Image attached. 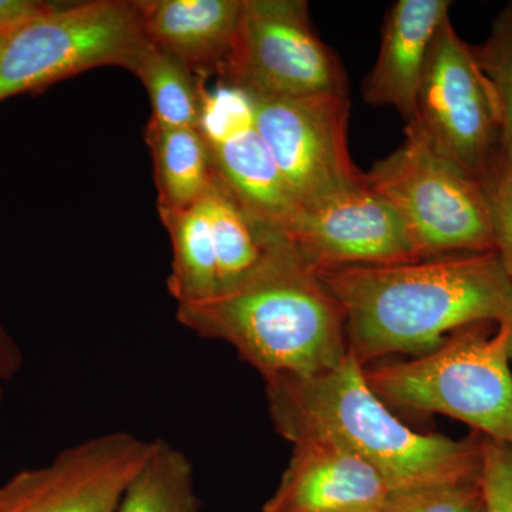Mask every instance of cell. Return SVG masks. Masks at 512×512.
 <instances>
[{"mask_svg": "<svg viewBox=\"0 0 512 512\" xmlns=\"http://www.w3.org/2000/svg\"><path fill=\"white\" fill-rule=\"evenodd\" d=\"M345 316L349 352L363 367L423 356L457 330L512 329V279L495 251L316 271Z\"/></svg>", "mask_w": 512, "mask_h": 512, "instance_id": "obj_1", "label": "cell"}, {"mask_svg": "<svg viewBox=\"0 0 512 512\" xmlns=\"http://www.w3.org/2000/svg\"><path fill=\"white\" fill-rule=\"evenodd\" d=\"M266 397L282 437L345 448L375 467L394 495L480 478L481 443L410 429L373 392L350 352L319 375L266 382Z\"/></svg>", "mask_w": 512, "mask_h": 512, "instance_id": "obj_2", "label": "cell"}, {"mask_svg": "<svg viewBox=\"0 0 512 512\" xmlns=\"http://www.w3.org/2000/svg\"><path fill=\"white\" fill-rule=\"evenodd\" d=\"M177 318L201 338L231 345L265 382L319 375L349 353L339 303L288 237L244 284L178 306Z\"/></svg>", "mask_w": 512, "mask_h": 512, "instance_id": "obj_3", "label": "cell"}, {"mask_svg": "<svg viewBox=\"0 0 512 512\" xmlns=\"http://www.w3.org/2000/svg\"><path fill=\"white\" fill-rule=\"evenodd\" d=\"M484 325L457 330L407 362L365 367L367 383L384 403L440 413L512 446V329Z\"/></svg>", "mask_w": 512, "mask_h": 512, "instance_id": "obj_4", "label": "cell"}, {"mask_svg": "<svg viewBox=\"0 0 512 512\" xmlns=\"http://www.w3.org/2000/svg\"><path fill=\"white\" fill-rule=\"evenodd\" d=\"M363 183L400 215L419 259L495 251L483 184L440 156L416 121L407 124L402 146L363 174Z\"/></svg>", "mask_w": 512, "mask_h": 512, "instance_id": "obj_5", "label": "cell"}, {"mask_svg": "<svg viewBox=\"0 0 512 512\" xmlns=\"http://www.w3.org/2000/svg\"><path fill=\"white\" fill-rule=\"evenodd\" d=\"M143 39L134 0L56 2L3 39L0 101L96 67L126 69Z\"/></svg>", "mask_w": 512, "mask_h": 512, "instance_id": "obj_6", "label": "cell"}, {"mask_svg": "<svg viewBox=\"0 0 512 512\" xmlns=\"http://www.w3.org/2000/svg\"><path fill=\"white\" fill-rule=\"evenodd\" d=\"M221 82L256 97L348 94L345 70L305 0H244Z\"/></svg>", "mask_w": 512, "mask_h": 512, "instance_id": "obj_7", "label": "cell"}, {"mask_svg": "<svg viewBox=\"0 0 512 512\" xmlns=\"http://www.w3.org/2000/svg\"><path fill=\"white\" fill-rule=\"evenodd\" d=\"M434 150L483 183L503 160L497 101L451 19L434 36L417 96V120Z\"/></svg>", "mask_w": 512, "mask_h": 512, "instance_id": "obj_8", "label": "cell"}, {"mask_svg": "<svg viewBox=\"0 0 512 512\" xmlns=\"http://www.w3.org/2000/svg\"><path fill=\"white\" fill-rule=\"evenodd\" d=\"M251 97L256 130L298 210L362 184L348 147L349 94Z\"/></svg>", "mask_w": 512, "mask_h": 512, "instance_id": "obj_9", "label": "cell"}, {"mask_svg": "<svg viewBox=\"0 0 512 512\" xmlns=\"http://www.w3.org/2000/svg\"><path fill=\"white\" fill-rule=\"evenodd\" d=\"M151 447L117 431L66 448L0 485V512H114Z\"/></svg>", "mask_w": 512, "mask_h": 512, "instance_id": "obj_10", "label": "cell"}, {"mask_svg": "<svg viewBox=\"0 0 512 512\" xmlns=\"http://www.w3.org/2000/svg\"><path fill=\"white\" fill-rule=\"evenodd\" d=\"M285 235L315 271L419 259L400 215L363 181L299 208Z\"/></svg>", "mask_w": 512, "mask_h": 512, "instance_id": "obj_11", "label": "cell"}, {"mask_svg": "<svg viewBox=\"0 0 512 512\" xmlns=\"http://www.w3.org/2000/svg\"><path fill=\"white\" fill-rule=\"evenodd\" d=\"M292 446L288 467L262 512H370L389 507L392 487L362 458L326 441Z\"/></svg>", "mask_w": 512, "mask_h": 512, "instance_id": "obj_12", "label": "cell"}, {"mask_svg": "<svg viewBox=\"0 0 512 512\" xmlns=\"http://www.w3.org/2000/svg\"><path fill=\"white\" fill-rule=\"evenodd\" d=\"M448 0H397L387 10L375 66L363 82L370 106L392 107L404 123L417 120V96L437 30L450 18Z\"/></svg>", "mask_w": 512, "mask_h": 512, "instance_id": "obj_13", "label": "cell"}, {"mask_svg": "<svg viewBox=\"0 0 512 512\" xmlns=\"http://www.w3.org/2000/svg\"><path fill=\"white\" fill-rule=\"evenodd\" d=\"M144 36L204 79L221 76L244 0H134Z\"/></svg>", "mask_w": 512, "mask_h": 512, "instance_id": "obj_14", "label": "cell"}, {"mask_svg": "<svg viewBox=\"0 0 512 512\" xmlns=\"http://www.w3.org/2000/svg\"><path fill=\"white\" fill-rule=\"evenodd\" d=\"M208 147L215 174L249 217L285 234L298 205L259 136L255 121Z\"/></svg>", "mask_w": 512, "mask_h": 512, "instance_id": "obj_15", "label": "cell"}, {"mask_svg": "<svg viewBox=\"0 0 512 512\" xmlns=\"http://www.w3.org/2000/svg\"><path fill=\"white\" fill-rule=\"evenodd\" d=\"M205 204L217 256L218 295H221L248 281L286 235L249 217L217 174L205 195Z\"/></svg>", "mask_w": 512, "mask_h": 512, "instance_id": "obj_16", "label": "cell"}, {"mask_svg": "<svg viewBox=\"0 0 512 512\" xmlns=\"http://www.w3.org/2000/svg\"><path fill=\"white\" fill-rule=\"evenodd\" d=\"M146 143L153 157L158 212L187 210L204 200L215 170L197 127H163L150 120Z\"/></svg>", "mask_w": 512, "mask_h": 512, "instance_id": "obj_17", "label": "cell"}, {"mask_svg": "<svg viewBox=\"0 0 512 512\" xmlns=\"http://www.w3.org/2000/svg\"><path fill=\"white\" fill-rule=\"evenodd\" d=\"M173 244L168 291L177 306L210 301L220 291L218 265L207 204L181 211L158 212Z\"/></svg>", "mask_w": 512, "mask_h": 512, "instance_id": "obj_18", "label": "cell"}, {"mask_svg": "<svg viewBox=\"0 0 512 512\" xmlns=\"http://www.w3.org/2000/svg\"><path fill=\"white\" fill-rule=\"evenodd\" d=\"M126 69L146 87L153 109L151 121L170 128L198 126L205 87L190 67L144 36Z\"/></svg>", "mask_w": 512, "mask_h": 512, "instance_id": "obj_19", "label": "cell"}, {"mask_svg": "<svg viewBox=\"0 0 512 512\" xmlns=\"http://www.w3.org/2000/svg\"><path fill=\"white\" fill-rule=\"evenodd\" d=\"M114 512H200L191 461L164 440L153 441Z\"/></svg>", "mask_w": 512, "mask_h": 512, "instance_id": "obj_20", "label": "cell"}, {"mask_svg": "<svg viewBox=\"0 0 512 512\" xmlns=\"http://www.w3.org/2000/svg\"><path fill=\"white\" fill-rule=\"evenodd\" d=\"M474 57L497 101L501 151L512 165V2L501 9L483 45L473 46Z\"/></svg>", "mask_w": 512, "mask_h": 512, "instance_id": "obj_21", "label": "cell"}, {"mask_svg": "<svg viewBox=\"0 0 512 512\" xmlns=\"http://www.w3.org/2000/svg\"><path fill=\"white\" fill-rule=\"evenodd\" d=\"M387 512H484L480 481L396 494Z\"/></svg>", "mask_w": 512, "mask_h": 512, "instance_id": "obj_22", "label": "cell"}, {"mask_svg": "<svg viewBox=\"0 0 512 512\" xmlns=\"http://www.w3.org/2000/svg\"><path fill=\"white\" fill-rule=\"evenodd\" d=\"M491 224H493L494 248L505 271L512 279V167L501 160L483 181Z\"/></svg>", "mask_w": 512, "mask_h": 512, "instance_id": "obj_23", "label": "cell"}, {"mask_svg": "<svg viewBox=\"0 0 512 512\" xmlns=\"http://www.w3.org/2000/svg\"><path fill=\"white\" fill-rule=\"evenodd\" d=\"M480 488L484 512H512V446L481 441Z\"/></svg>", "mask_w": 512, "mask_h": 512, "instance_id": "obj_24", "label": "cell"}, {"mask_svg": "<svg viewBox=\"0 0 512 512\" xmlns=\"http://www.w3.org/2000/svg\"><path fill=\"white\" fill-rule=\"evenodd\" d=\"M55 3L40 0H0V36L9 35L23 23L42 15Z\"/></svg>", "mask_w": 512, "mask_h": 512, "instance_id": "obj_25", "label": "cell"}, {"mask_svg": "<svg viewBox=\"0 0 512 512\" xmlns=\"http://www.w3.org/2000/svg\"><path fill=\"white\" fill-rule=\"evenodd\" d=\"M23 366L22 349L10 335L0 316V402L5 394L6 384L19 375Z\"/></svg>", "mask_w": 512, "mask_h": 512, "instance_id": "obj_26", "label": "cell"}, {"mask_svg": "<svg viewBox=\"0 0 512 512\" xmlns=\"http://www.w3.org/2000/svg\"><path fill=\"white\" fill-rule=\"evenodd\" d=\"M510 359L512 360V338H511V345H510Z\"/></svg>", "mask_w": 512, "mask_h": 512, "instance_id": "obj_27", "label": "cell"}, {"mask_svg": "<svg viewBox=\"0 0 512 512\" xmlns=\"http://www.w3.org/2000/svg\"><path fill=\"white\" fill-rule=\"evenodd\" d=\"M5 36H0V45H2L3 39H5Z\"/></svg>", "mask_w": 512, "mask_h": 512, "instance_id": "obj_28", "label": "cell"}, {"mask_svg": "<svg viewBox=\"0 0 512 512\" xmlns=\"http://www.w3.org/2000/svg\"><path fill=\"white\" fill-rule=\"evenodd\" d=\"M370 512H387V508H386V510L370 511Z\"/></svg>", "mask_w": 512, "mask_h": 512, "instance_id": "obj_29", "label": "cell"}, {"mask_svg": "<svg viewBox=\"0 0 512 512\" xmlns=\"http://www.w3.org/2000/svg\"><path fill=\"white\" fill-rule=\"evenodd\" d=\"M511 167H512V165H511Z\"/></svg>", "mask_w": 512, "mask_h": 512, "instance_id": "obj_30", "label": "cell"}]
</instances>
